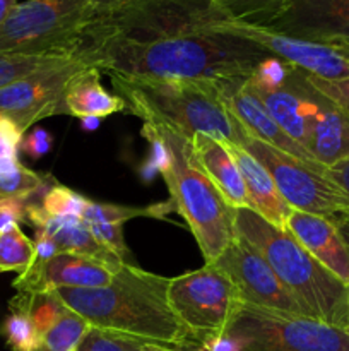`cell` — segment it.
I'll return each instance as SVG.
<instances>
[{"label":"cell","instance_id":"22","mask_svg":"<svg viewBox=\"0 0 349 351\" xmlns=\"http://www.w3.org/2000/svg\"><path fill=\"white\" fill-rule=\"evenodd\" d=\"M250 82V79H248ZM255 95L263 103L272 119L281 129L303 149H307L308 139V101L301 91L300 81L291 65L289 74L283 84L276 88H257L250 82ZM308 151V149H307Z\"/></svg>","mask_w":349,"mask_h":351},{"label":"cell","instance_id":"25","mask_svg":"<svg viewBox=\"0 0 349 351\" xmlns=\"http://www.w3.org/2000/svg\"><path fill=\"white\" fill-rule=\"evenodd\" d=\"M89 328L91 324L86 319L67 307L60 319L43 332L34 351H74Z\"/></svg>","mask_w":349,"mask_h":351},{"label":"cell","instance_id":"14","mask_svg":"<svg viewBox=\"0 0 349 351\" xmlns=\"http://www.w3.org/2000/svg\"><path fill=\"white\" fill-rule=\"evenodd\" d=\"M228 29H231L238 36L260 45L272 57L281 58L308 74L328 79V81L349 79V60L337 48L313 43V41L296 40V38L277 34L266 27L246 26V24L235 23V21L228 24Z\"/></svg>","mask_w":349,"mask_h":351},{"label":"cell","instance_id":"28","mask_svg":"<svg viewBox=\"0 0 349 351\" xmlns=\"http://www.w3.org/2000/svg\"><path fill=\"white\" fill-rule=\"evenodd\" d=\"M55 184L50 175L38 173L24 165H17L12 171L0 175V197H33L44 194Z\"/></svg>","mask_w":349,"mask_h":351},{"label":"cell","instance_id":"34","mask_svg":"<svg viewBox=\"0 0 349 351\" xmlns=\"http://www.w3.org/2000/svg\"><path fill=\"white\" fill-rule=\"evenodd\" d=\"M51 144H53V139H51L50 132L41 129V127H36L31 132L24 134L21 151H24L33 160H38V158L44 156L51 149Z\"/></svg>","mask_w":349,"mask_h":351},{"label":"cell","instance_id":"6","mask_svg":"<svg viewBox=\"0 0 349 351\" xmlns=\"http://www.w3.org/2000/svg\"><path fill=\"white\" fill-rule=\"evenodd\" d=\"M144 125L168 149V161L159 173L170 191V202L187 223L205 264H214L236 239L235 209L197 163L188 137L163 123L144 122Z\"/></svg>","mask_w":349,"mask_h":351},{"label":"cell","instance_id":"17","mask_svg":"<svg viewBox=\"0 0 349 351\" xmlns=\"http://www.w3.org/2000/svg\"><path fill=\"white\" fill-rule=\"evenodd\" d=\"M219 95L224 101L226 108L233 113L240 125L245 129L253 139H259L269 146L277 147L284 153L291 154L294 158L307 161L311 165H320L313 160L307 149L294 143L286 132L279 127V123L272 119L269 110L263 106L259 96L255 95L253 88L250 86L248 77L242 79H228V81L218 82ZM324 167V165H322Z\"/></svg>","mask_w":349,"mask_h":351},{"label":"cell","instance_id":"12","mask_svg":"<svg viewBox=\"0 0 349 351\" xmlns=\"http://www.w3.org/2000/svg\"><path fill=\"white\" fill-rule=\"evenodd\" d=\"M214 264L235 283L243 304L303 315L262 254L238 235Z\"/></svg>","mask_w":349,"mask_h":351},{"label":"cell","instance_id":"2","mask_svg":"<svg viewBox=\"0 0 349 351\" xmlns=\"http://www.w3.org/2000/svg\"><path fill=\"white\" fill-rule=\"evenodd\" d=\"M170 278L122 264L105 287L57 290L70 311L94 328L109 329L171 348H185L194 338L168 302Z\"/></svg>","mask_w":349,"mask_h":351},{"label":"cell","instance_id":"30","mask_svg":"<svg viewBox=\"0 0 349 351\" xmlns=\"http://www.w3.org/2000/svg\"><path fill=\"white\" fill-rule=\"evenodd\" d=\"M72 55L60 53H40V55H0V89L53 62Z\"/></svg>","mask_w":349,"mask_h":351},{"label":"cell","instance_id":"37","mask_svg":"<svg viewBox=\"0 0 349 351\" xmlns=\"http://www.w3.org/2000/svg\"><path fill=\"white\" fill-rule=\"evenodd\" d=\"M17 0H0V24L9 17V14L16 9Z\"/></svg>","mask_w":349,"mask_h":351},{"label":"cell","instance_id":"38","mask_svg":"<svg viewBox=\"0 0 349 351\" xmlns=\"http://www.w3.org/2000/svg\"><path fill=\"white\" fill-rule=\"evenodd\" d=\"M99 123H101V119H98V117H86V119H81V127L84 130H88V132H92V130L98 129Z\"/></svg>","mask_w":349,"mask_h":351},{"label":"cell","instance_id":"1","mask_svg":"<svg viewBox=\"0 0 349 351\" xmlns=\"http://www.w3.org/2000/svg\"><path fill=\"white\" fill-rule=\"evenodd\" d=\"M229 23L219 29L151 43L101 45L77 51L74 57L109 77L216 82L250 77L260 62L272 55L228 29Z\"/></svg>","mask_w":349,"mask_h":351},{"label":"cell","instance_id":"27","mask_svg":"<svg viewBox=\"0 0 349 351\" xmlns=\"http://www.w3.org/2000/svg\"><path fill=\"white\" fill-rule=\"evenodd\" d=\"M156 345L147 339L91 326L74 351H149Z\"/></svg>","mask_w":349,"mask_h":351},{"label":"cell","instance_id":"24","mask_svg":"<svg viewBox=\"0 0 349 351\" xmlns=\"http://www.w3.org/2000/svg\"><path fill=\"white\" fill-rule=\"evenodd\" d=\"M214 2L235 23L267 27L283 12L287 0H214Z\"/></svg>","mask_w":349,"mask_h":351},{"label":"cell","instance_id":"9","mask_svg":"<svg viewBox=\"0 0 349 351\" xmlns=\"http://www.w3.org/2000/svg\"><path fill=\"white\" fill-rule=\"evenodd\" d=\"M168 302L195 343L221 336L243 304L238 288L216 264L170 278Z\"/></svg>","mask_w":349,"mask_h":351},{"label":"cell","instance_id":"26","mask_svg":"<svg viewBox=\"0 0 349 351\" xmlns=\"http://www.w3.org/2000/svg\"><path fill=\"white\" fill-rule=\"evenodd\" d=\"M34 242L21 232L19 225L9 232H0V273H24L34 263Z\"/></svg>","mask_w":349,"mask_h":351},{"label":"cell","instance_id":"7","mask_svg":"<svg viewBox=\"0 0 349 351\" xmlns=\"http://www.w3.org/2000/svg\"><path fill=\"white\" fill-rule=\"evenodd\" d=\"M195 345L204 351H349V331L307 315L242 304L221 336Z\"/></svg>","mask_w":349,"mask_h":351},{"label":"cell","instance_id":"16","mask_svg":"<svg viewBox=\"0 0 349 351\" xmlns=\"http://www.w3.org/2000/svg\"><path fill=\"white\" fill-rule=\"evenodd\" d=\"M294 72L308 101V153L325 168L349 160V117L317 91L301 69Z\"/></svg>","mask_w":349,"mask_h":351},{"label":"cell","instance_id":"5","mask_svg":"<svg viewBox=\"0 0 349 351\" xmlns=\"http://www.w3.org/2000/svg\"><path fill=\"white\" fill-rule=\"evenodd\" d=\"M229 21L214 0H125L89 14L72 57L101 45H140L219 29Z\"/></svg>","mask_w":349,"mask_h":351},{"label":"cell","instance_id":"11","mask_svg":"<svg viewBox=\"0 0 349 351\" xmlns=\"http://www.w3.org/2000/svg\"><path fill=\"white\" fill-rule=\"evenodd\" d=\"M88 67L75 57H64L12 84L0 89V113L12 120L24 134L31 125L62 115L68 81Z\"/></svg>","mask_w":349,"mask_h":351},{"label":"cell","instance_id":"31","mask_svg":"<svg viewBox=\"0 0 349 351\" xmlns=\"http://www.w3.org/2000/svg\"><path fill=\"white\" fill-rule=\"evenodd\" d=\"M89 199L79 192L55 182L41 199V208L50 216H77L81 218Z\"/></svg>","mask_w":349,"mask_h":351},{"label":"cell","instance_id":"15","mask_svg":"<svg viewBox=\"0 0 349 351\" xmlns=\"http://www.w3.org/2000/svg\"><path fill=\"white\" fill-rule=\"evenodd\" d=\"M120 266H109L77 254L60 252L43 263L31 264L29 269L14 280L12 287L16 291L26 293H47L62 288H98L108 285Z\"/></svg>","mask_w":349,"mask_h":351},{"label":"cell","instance_id":"33","mask_svg":"<svg viewBox=\"0 0 349 351\" xmlns=\"http://www.w3.org/2000/svg\"><path fill=\"white\" fill-rule=\"evenodd\" d=\"M305 72V71H303ZM310 84L327 99H331L341 112L349 117V79H337V81H328V79L317 77L308 72H305Z\"/></svg>","mask_w":349,"mask_h":351},{"label":"cell","instance_id":"8","mask_svg":"<svg viewBox=\"0 0 349 351\" xmlns=\"http://www.w3.org/2000/svg\"><path fill=\"white\" fill-rule=\"evenodd\" d=\"M92 0H27L0 24V55H72Z\"/></svg>","mask_w":349,"mask_h":351},{"label":"cell","instance_id":"20","mask_svg":"<svg viewBox=\"0 0 349 351\" xmlns=\"http://www.w3.org/2000/svg\"><path fill=\"white\" fill-rule=\"evenodd\" d=\"M226 146H228L231 156L235 158L243 182H245L248 209L255 211L257 215L262 216L266 221H269L276 228L286 230V221L291 208L284 201L283 195L279 194L267 168L242 146H236L231 143H226Z\"/></svg>","mask_w":349,"mask_h":351},{"label":"cell","instance_id":"41","mask_svg":"<svg viewBox=\"0 0 349 351\" xmlns=\"http://www.w3.org/2000/svg\"><path fill=\"white\" fill-rule=\"evenodd\" d=\"M334 48H337V50L341 51V53L344 55V57L349 60V47H346V45H342V47H334Z\"/></svg>","mask_w":349,"mask_h":351},{"label":"cell","instance_id":"42","mask_svg":"<svg viewBox=\"0 0 349 351\" xmlns=\"http://www.w3.org/2000/svg\"><path fill=\"white\" fill-rule=\"evenodd\" d=\"M183 351H204V350H201L198 348L197 345H195V343H192V345H187L185 346V348H181Z\"/></svg>","mask_w":349,"mask_h":351},{"label":"cell","instance_id":"40","mask_svg":"<svg viewBox=\"0 0 349 351\" xmlns=\"http://www.w3.org/2000/svg\"><path fill=\"white\" fill-rule=\"evenodd\" d=\"M149 351H183L181 348H171V346H163V345H156L153 350Z\"/></svg>","mask_w":349,"mask_h":351},{"label":"cell","instance_id":"4","mask_svg":"<svg viewBox=\"0 0 349 351\" xmlns=\"http://www.w3.org/2000/svg\"><path fill=\"white\" fill-rule=\"evenodd\" d=\"M127 113L144 122L163 123L190 139L205 134L222 143L243 146L248 134L226 108L216 81L112 77Z\"/></svg>","mask_w":349,"mask_h":351},{"label":"cell","instance_id":"19","mask_svg":"<svg viewBox=\"0 0 349 351\" xmlns=\"http://www.w3.org/2000/svg\"><path fill=\"white\" fill-rule=\"evenodd\" d=\"M26 223L34 230H43L57 243L60 252L77 254V256L91 257L101 261L109 266L125 264L105 245L96 240L91 230L77 216H50L43 211L41 202L29 201L26 213Z\"/></svg>","mask_w":349,"mask_h":351},{"label":"cell","instance_id":"35","mask_svg":"<svg viewBox=\"0 0 349 351\" xmlns=\"http://www.w3.org/2000/svg\"><path fill=\"white\" fill-rule=\"evenodd\" d=\"M325 175L337 185L342 191V194L348 199V213H349V160L341 161V163L328 167L325 170Z\"/></svg>","mask_w":349,"mask_h":351},{"label":"cell","instance_id":"13","mask_svg":"<svg viewBox=\"0 0 349 351\" xmlns=\"http://www.w3.org/2000/svg\"><path fill=\"white\" fill-rule=\"evenodd\" d=\"M266 29L328 47H349V0H287Z\"/></svg>","mask_w":349,"mask_h":351},{"label":"cell","instance_id":"36","mask_svg":"<svg viewBox=\"0 0 349 351\" xmlns=\"http://www.w3.org/2000/svg\"><path fill=\"white\" fill-rule=\"evenodd\" d=\"M331 219L337 226V230L341 232V235L344 237V240L349 245V213H339V215L332 216Z\"/></svg>","mask_w":349,"mask_h":351},{"label":"cell","instance_id":"39","mask_svg":"<svg viewBox=\"0 0 349 351\" xmlns=\"http://www.w3.org/2000/svg\"><path fill=\"white\" fill-rule=\"evenodd\" d=\"M120 2H125V0H92L91 12H94V10L106 9V7H112V5H115V3H120Z\"/></svg>","mask_w":349,"mask_h":351},{"label":"cell","instance_id":"10","mask_svg":"<svg viewBox=\"0 0 349 351\" xmlns=\"http://www.w3.org/2000/svg\"><path fill=\"white\" fill-rule=\"evenodd\" d=\"M242 147L267 168L291 209L325 218L348 213V199L325 175V167L307 163L250 136L243 141Z\"/></svg>","mask_w":349,"mask_h":351},{"label":"cell","instance_id":"43","mask_svg":"<svg viewBox=\"0 0 349 351\" xmlns=\"http://www.w3.org/2000/svg\"><path fill=\"white\" fill-rule=\"evenodd\" d=\"M348 331H349V324H348Z\"/></svg>","mask_w":349,"mask_h":351},{"label":"cell","instance_id":"21","mask_svg":"<svg viewBox=\"0 0 349 351\" xmlns=\"http://www.w3.org/2000/svg\"><path fill=\"white\" fill-rule=\"evenodd\" d=\"M190 144L197 163L221 192L224 201L233 209L248 208L245 182L226 143L205 134H195L190 137Z\"/></svg>","mask_w":349,"mask_h":351},{"label":"cell","instance_id":"3","mask_svg":"<svg viewBox=\"0 0 349 351\" xmlns=\"http://www.w3.org/2000/svg\"><path fill=\"white\" fill-rule=\"evenodd\" d=\"M235 230L240 239L262 254L303 315L348 329L349 288L289 232L276 228L248 208L235 209Z\"/></svg>","mask_w":349,"mask_h":351},{"label":"cell","instance_id":"23","mask_svg":"<svg viewBox=\"0 0 349 351\" xmlns=\"http://www.w3.org/2000/svg\"><path fill=\"white\" fill-rule=\"evenodd\" d=\"M127 112L122 96L108 93L101 84V71L94 67H84L68 81L64 95L62 115L77 117H105L113 113Z\"/></svg>","mask_w":349,"mask_h":351},{"label":"cell","instance_id":"32","mask_svg":"<svg viewBox=\"0 0 349 351\" xmlns=\"http://www.w3.org/2000/svg\"><path fill=\"white\" fill-rule=\"evenodd\" d=\"M24 132L0 113V175L12 171L19 165V149Z\"/></svg>","mask_w":349,"mask_h":351},{"label":"cell","instance_id":"29","mask_svg":"<svg viewBox=\"0 0 349 351\" xmlns=\"http://www.w3.org/2000/svg\"><path fill=\"white\" fill-rule=\"evenodd\" d=\"M0 336L10 351H34L41 341V332L33 319L21 308L12 307H9V315L0 324Z\"/></svg>","mask_w":349,"mask_h":351},{"label":"cell","instance_id":"18","mask_svg":"<svg viewBox=\"0 0 349 351\" xmlns=\"http://www.w3.org/2000/svg\"><path fill=\"white\" fill-rule=\"evenodd\" d=\"M286 232L349 288V245L331 218L291 209Z\"/></svg>","mask_w":349,"mask_h":351}]
</instances>
